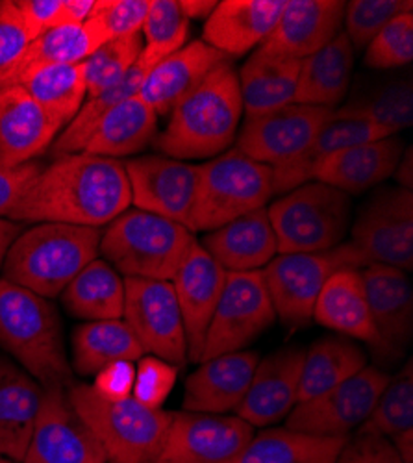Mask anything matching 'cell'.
<instances>
[{"instance_id":"d6986e66","label":"cell","mask_w":413,"mask_h":463,"mask_svg":"<svg viewBox=\"0 0 413 463\" xmlns=\"http://www.w3.org/2000/svg\"><path fill=\"white\" fill-rule=\"evenodd\" d=\"M227 271L195 243L187 252L171 284L180 306L187 339V360L199 362L217 302L221 298Z\"/></svg>"},{"instance_id":"1f68e13d","label":"cell","mask_w":413,"mask_h":463,"mask_svg":"<svg viewBox=\"0 0 413 463\" xmlns=\"http://www.w3.org/2000/svg\"><path fill=\"white\" fill-rule=\"evenodd\" d=\"M156 134L158 115L134 95L104 115L82 152L111 160L127 158L155 143Z\"/></svg>"},{"instance_id":"7c38bea8","label":"cell","mask_w":413,"mask_h":463,"mask_svg":"<svg viewBox=\"0 0 413 463\" xmlns=\"http://www.w3.org/2000/svg\"><path fill=\"white\" fill-rule=\"evenodd\" d=\"M123 319L136 334L145 354H153L178 369L190 362L180 306L169 280L125 279Z\"/></svg>"},{"instance_id":"816d5d0a","label":"cell","mask_w":413,"mask_h":463,"mask_svg":"<svg viewBox=\"0 0 413 463\" xmlns=\"http://www.w3.org/2000/svg\"><path fill=\"white\" fill-rule=\"evenodd\" d=\"M42 169V164L37 162L17 167H0V219L10 217Z\"/></svg>"},{"instance_id":"c3c4849f","label":"cell","mask_w":413,"mask_h":463,"mask_svg":"<svg viewBox=\"0 0 413 463\" xmlns=\"http://www.w3.org/2000/svg\"><path fill=\"white\" fill-rule=\"evenodd\" d=\"M178 376V367L148 354L141 356L136 365L132 399L146 408L160 410L171 395Z\"/></svg>"},{"instance_id":"7402d4cb","label":"cell","mask_w":413,"mask_h":463,"mask_svg":"<svg viewBox=\"0 0 413 463\" xmlns=\"http://www.w3.org/2000/svg\"><path fill=\"white\" fill-rule=\"evenodd\" d=\"M61 128V123L24 88L0 90V167L33 162L54 143Z\"/></svg>"},{"instance_id":"2e32d148","label":"cell","mask_w":413,"mask_h":463,"mask_svg":"<svg viewBox=\"0 0 413 463\" xmlns=\"http://www.w3.org/2000/svg\"><path fill=\"white\" fill-rule=\"evenodd\" d=\"M252 436L238 415L173 411L156 463H232Z\"/></svg>"},{"instance_id":"9a60e30c","label":"cell","mask_w":413,"mask_h":463,"mask_svg":"<svg viewBox=\"0 0 413 463\" xmlns=\"http://www.w3.org/2000/svg\"><path fill=\"white\" fill-rule=\"evenodd\" d=\"M332 115L333 109L328 108L287 104L247 118L236 137V148L254 162L271 167L284 165L308 148Z\"/></svg>"},{"instance_id":"91938a15","label":"cell","mask_w":413,"mask_h":463,"mask_svg":"<svg viewBox=\"0 0 413 463\" xmlns=\"http://www.w3.org/2000/svg\"><path fill=\"white\" fill-rule=\"evenodd\" d=\"M393 447L397 449L399 456L404 463H413V430H408L404 434H399L390 439Z\"/></svg>"},{"instance_id":"836d02e7","label":"cell","mask_w":413,"mask_h":463,"mask_svg":"<svg viewBox=\"0 0 413 463\" xmlns=\"http://www.w3.org/2000/svg\"><path fill=\"white\" fill-rule=\"evenodd\" d=\"M65 310L77 319L114 321L125 314V279L106 260H93L61 293Z\"/></svg>"},{"instance_id":"db71d44e","label":"cell","mask_w":413,"mask_h":463,"mask_svg":"<svg viewBox=\"0 0 413 463\" xmlns=\"http://www.w3.org/2000/svg\"><path fill=\"white\" fill-rule=\"evenodd\" d=\"M136 380V362H116L95 374L91 388L108 401H125L132 397Z\"/></svg>"},{"instance_id":"44dd1931","label":"cell","mask_w":413,"mask_h":463,"mask_svg":"<svg viewBox=\"0 0 413 463\" xmlns=\"http://www.w3.org/2000/svg\"><path fill=\"white\" fill-rule=\"evenodd\" d=\"M305 353L300 346H286L259 360L236 415L252 429H266L286 419L298 402Z\"/></svg>"},{"instance_id":"ab89813d","label":"cell","mask_w":413,"mask_h":463,"mask_svg":"<svg viewBox=\"0 0 413 463\" xmlns=\"http://www.w3.org/2000/svg\"><path fill=\"white\" fill-rule=\"evenodd\" d=\"M146 67L137 60V63L132 67V71L125 76V79L104 90L102 93L95 97H88L80 111L74 115V119L58 134V137L52 143V152L56 156H65V154H79L84 150L86 143L89 141L97 123L104 118L108 111L125 102L127 99L137 95L139 86L146 74Z\"/></svg>"},{"instance_id":"e0dca14e","label":"cell","mask_w":413,"mask_h":463,"mask_svg":"<svg viewBox=\"0 0 413 463\" xmlns=\"http://www.w3.org/2000/svg\"><path fill=\"white\" fill-rule=\"evenodd\" d=\"M132 204L183 226L190 224L199 165L167 156H139L125 164Z\"/></svg>"},{"instance_id":"11a10c76","label":"cell","mask_w":413,"mask_h":463,"mask_svg":"<svg viewBox=\"0 0 413 463\" xmlns=\"http://www.w3.org/2000/svg\"><path fill=\"white\" fill-rule=\"evenodd\" d=\"M93 6L95 0H63V26L84 24L91 15Z\"/></svg>"},{"instance_id":"30bf717a","label":"cell","mask_w":413,"mask_h":463,"mask_svg":"<svg viewBox=\"0 0 413 463\" xmlns=\"http://www.w3.org/2000/svg\"><path fill=\"white\" fill-rule=\"evenodd\" d=\"M277 319L261 271L229 273L206 332L199 364L243 351Z\"/></svg>"},{"instance_id":"ee69618b","label":"cell","mask_w":413,"mask_h":463,"mask_svg":"<svg viewBox=\"0 0 413 463\" xmlns=\"http://www.w3.org/2000/svg\"><path fill=\"white\" fill-rule=\"evenodd\" d=\"M141 51L143 35L139 32L106 42L91 56H88L82 61L88 97H95L104 90L119 84L137 63Z\"/></svg>"},{"instance_id":"ba28073f","label":"cell","mask_w":413,"mask_h":463,"mask_svg":"<svg viewBox=\"0 0 413 463\" xmlns=\"http://www.w3.org/2000/svg\"><path fill=\"white\" fill-rule=\"evenodd\" d=\"M268 213L278 254L323 252L345 240L351 199L340 189L312 180L273 201Z\"/></svg>"},{"instance_id":"6da1fadb","label":"cell","mask_w":413,"mask_h":463,"mask_svg":"<svg viewBox=\"0 0 413 463\" xmlns=\"http://www.w3.org/2000/svg\"><path fill=\"white\" fill-rule=\"evenodd\" d=\"M130 204L125 164L79 152L43 167L8 219L100 228Z\"/></svg>"},{"instance_id":"52a82bcc","label":"cell","mask_w":413,"mask_h":463,"mask_svg":"<svg viewBox=\"0 0 413 463\" xmlns=\"http://www.w3.org/2000/svg\"><path fill=\"white\" fill-rule=\"evenodd\" d=\"M275 197L273 167L254 162L238 148L199 165L192 232H211L238 217L268 208Z\"/></svg>"},{"instance_id":"b9f144b4","label":"cell","mask_w":413,"mask_h":463,"mask_svg":"<svg viewBox=\"0 0 413 463\" xmlns=\"http://www.w3.org/2000/svg\"><path fill=\"white\" fill-rule=\"evenodd\" d=\"M413 430V364L408 360L402 371L390 378L386 390L356 434L395 438Z\"/></svg>"},{"instance_id":"680465c9","label":"cell","mask_w":413,"mask_h":463,"mask_svg":"<svg viewBox=\"0 0 413 463\" xmlns=\"http://www.w3.org/2000/svg\"><path fill=\"white\" fill-rule=\"evenodd\" d=\"M411 167H413V156H411V146H408L404 150V154H402V158H400L395 173H393L397 182L400 184L399 187H404V189L411 191V185H413V171H411Z\"/></svg>"},{"instance_id":"f6af8a7d","label":"cell","mask_w":413,"mask_h":463,"mask_svg":"<svg viewBox=\"0 0 413 463\" xmlns=\"http://www.w3.org/2000/svg\"><path fill=\"white\" fill-rule=\"evenodd\" d=\"M404 12H413L411 0H352L345 6L343 17L352 49H367L377 33Z\"/></svg>"},{"instance_id":"bcb514c9","label":"cell","mask_w":413,"mask_h":463,"mask_svg":"<svg viewBox=\"0 0 413 463\" xmlns=\"http://www.w3.org/2000/svg\"><path fill=\"white\" fill-rule=\"evenodd\" d=\"M413 60V12L393 17L365 49L371 69H397Z\"/></svg>"},{"instance_id":"8d00e7d4","label":"cell","mask_w":413,"mask_h":463,"mask_svg":"<svg viewBox=\"0 0 413 463\" xmlns=\"http://www.w3.org/2000/svg\"><path fill=\"white\" fill-rule=\"evenodd\" d=\"M104 43L102 35L89 21L52 28L30 42L8 86H21L28 76L45 67L82 63Z\"/></svg>"},{"instance_id":"8fae6325","label":"cell","mask_w":413,"mask_h":463,"mask_svg":"<svg viewBox=\"0 0 413 463\" xmlns=\"http://www.w3.org/2000/svg\"><path fill=\"white\" fill-rule=\"evenodd\" d=\"M390 378L384 371L365 365L335 388L298 402L286 417V429L323 438H351L371 415Z\"/></svg>"},{"instance_id":"7bdbcfd3","label":"cell","mask_w":413,"mask_h":463,"mask_svg":"<svg viewBox=\"0 0 413 463\" xmlns=\"http://www.w3.org/2000/svg\"><path fill=\"white\" fill-rule=\"evenodd\" d=\"M190 33V19H187L176 0H153L141 28L143 51L139 61L153 69L167 56L180 51Z\"/></svg>"},{"instance_id":"ac0fdd59","label":"cell","mask_w":413,"mask_h":463,"mask_svg":"<svg viewBox=\"0 0 413 463\" xmlns=\"http://www.w3.org/2000/svg\"><path fill=\"white\" fill-rule=\"evenodd\" d=\"M369 312L379 334L377 351L399 360L413 335V288L402 269L371 263L360 269Z\"/></svg>"},{"instance_id":"9c48e42d","label":"cell","mask_w":413,"mask_h":463,"mask_svg":"<svg viewBox=\"0 0 413 463\" xmlns=\"http://www.w3.org/2000/svg\"><path fill=\"white\" fill-rule=\"evenodd\" d=\"M367 263L347 241L323 252L277 254L264 269L268 293L277 317L298 328L314 319V307L326 280L340 269H363Z\"/></svg>"},{"instance_id":"4dcf8cb0","label":"cell","mask_w":413,"mask_h":463,"mask_svg":"<svg viewBox=\"0 0 413 463\" xmlns=\"http://www.w3.org/2000/svg\"><path fill=\"white\" fill-rule=\"evenodd\" d=\"M354 49L342 30L315 54L300 60L295 104L333 109L349 90Z\"/></svg>"},{"instance_id":"94428289","label":"cell","mask_w":413,"mask_h":463,"mask_svg":"<svg viewBox=\"0 0 413 463\" xmlns=\"http://www.w3.org/2000/svg\"><path fill=\"white\" fill-rule=\"evenodd\" d=\"M0 463H15V461H12V459H8V458H3V456H0Z\"/></svg>"},{"instance_id":"f1b7e54d","label":"cell","mask_w":413,"mask_h":463,"mask_svg":"<svg viewBox=\"0 0 413 463\" xmlns=\"http://www.w3.org/2000/svg\"><path fill=\"white\" fill-rule=\"evenodd\" d=\"M390 136V132L371 121L358 118H343V115H337L333 111L332 119L317 132L314 141L300 156L284 165L273 167L275 197H280L284 193L298 185L312 182L315 167L319 165V162L330 156V154L354 145L379 141Z\"/></svg>"},{"instance_id":"f35d334b","label":"cell","mask_w":413,"mask_h":463,"mask_svg":"<svg viewBox=\"0 0 413 463\" xmlns=\"http://www.w3.org/2000/svg\"><path fill=\"white\" fill-rule=\"evenodd\" d=\"M65 128L88 99L82 63L52 65L35 71L21 84Z\"/></svg>"},{"instance_id":"d6a6232c","label":"cell","mask_w":413,"mask_h":463,"mask_svg":"<svg viewBox=\"0 0 413 463\" xmlns=\"http://www.w3.org/2000/svg\"><path fill=\"white\" fill-rule=\"evenodd\" d=\"M298 71V60L271 56L259 49L254 51L238 74L247 118L295 104Z\"/></svg>"},{"instance_id":"ffe728a7","label":"cell","mask_w":413,"mask_h":463,"mask_svg":"<svg viewBox=\"0 0 413 463\" xmlns=\"http://www.w3.org/2000/svg\"><path fill=\"white\" fill-rule=\"evenodd\" d=\"M345 6L342 0H286L277 26L258 49L278 58L305 60L342 32Z\"/></svg>"},{"instance_id":"60d3db41","label":"cell","mask_w":413,"mask_h":463,"mask_svg":"<svg viewBox=\"0 0 413 463\" xmlns=\"http://www.w3.org/2000/svg\"><path fill=\"white\" fill-rule=\"evenodd\" d=\"M333 111L343 118L371 121L391 136H397L413 125V84L409 79L379 84L365 95L351 99L342 109Z\"/></svg>"},{"instance_id":"5bb4252c","label":"cell","mask_w":413,"mask_h":463,"mask_svg":"<svg viewBox=\"0 0 413 463\" xmlns=\"http://www.w3.org/2000/svg\"><path fill=\"white\" fill-rule=\"evenodd\" d=\"M23 463H109L95 434L72 408L63 385L43 388Z\"/></svg>"},{"instance_id":"4316f807","label":"cell","mask_w":413,"mask_h":463,"mask_svg":"<svg viewBox=\"0 0 413 463\" xmlns=\"http://www.w3.org/2000/svg\"><path fill=\"white\" fill-rule=\"evenodd\" d=\"M404 150L406 145L397 136L337 150L319 162L312 180L358 195L393 176Z\"/></svg>"},{"instance_id":"484cf974","label":"cell","mask_w":413,"mask_h":463,"mask_svg":"<svg viewBox=\"0 0 413 463\" xmlns=\"http://www.w3.org/2000/svg\"><path fill=\"white\" fill-rule=\"evenodd\" d=\"M201 247L227 273L261 271L278 254L268 208L256 210L208 232Z\"/></svg>"},{"instance_id":"7dc6e473","label":"cell","mask_w":413,"mask_h":463,"mask_svg":"<svg viewBox=\"0 0 413 463\" xmlns=\"http://www.w3.org/2000/svg\"><path fill=\"white\" fill-rule=\"evenodd\" d=\"M153 0H95L89 23L104 42L139 33Z\"/></svg>"},{"instance_id":"83f0119b","label":"cell","mask_w":413,"mask_h":463,"mask_svg":"<svg viewBox=\"0 0 413 463\" xmlns=\"http://www.w3.org/2000/svg\"><path fill=\"white\" fill-rule=\"evenodd\" d=\"M42 383L6 356H0V456L23 463L37 411Z\"/></svg>"},{"instance_id":"74e56055","label":"cell","mask_w":413,"mask_h":463,"mask_svg":"<svg viewBox=\"0 0 413 463\" xmlns=\"http://www.w3.org/2000/svg\"><path fill=\"white\" fill-rule=\"evenodd\" d=\"M365 365L367 356L354 341L335 335L321 337L305 353L298 402L335 388L337 383L349 380Z\"/></svg>"},{"instance_id":"d590c367","label":"cell","mask_w":413,"mask_h":463,"mask_svg":"<svg viewBox=\"0 0 413 463\" xmlns=\"http://www.w3.org/2000/svg\"><path fill=\"white\" fill-rule=\"evenodd\" d=\"M349 438H323L289 429L254 434L232 463H335Z\"/></svg>"},{"instance_id":"3957f363","label":"cell","mask_w":413,"mask_h":463,"mask_svg":"<svg viewBox=\"0 0 413 463\" xmlns=\"http://www.w3.org/2000/svg\"><path fill=\"white\" fill-rule=\"evenodd\" d=\"M100 238V228L40 222L23 230L10 247L3 279L43 298H54L99 258Z\"/></svg>"},{"instance_id":"d4e9b609","label":"cell","mask_w":413,"mask_h":463,"mask_svg":"<svg viewBox=\"0 0 413 463\" xmlns=\"http://www.w3.org/2000/svg\"><path fill=\"white\" fill-rule=\"evenodd\" d=\"M286 6V0H222L204 23L202 42L229 58L264 43Z\"/></svg>"},{"instance_id":"f5cc1de1","label":"cell","mask_w":413,"mask_h":463,"mask_svg":"<svg viewBox=\"0 0 413 463\" xmlns=\"http://www.w3.org/2000/svg\"><path fill=\"white\" fill-rule=\"evenodd\" d=\"M30 40L63 26V0H15Z\"/></svg>"},{"instance_id":"277c9868","label":"cell","mask_w":413,"mask_h":463,"mask_svg":"<svg viewBox=\"0 0 413 463\" xmlns=\"http://www.w3.org/2000/svg\"><path fill=\"white\" fill-rule=\"evenodd\" d=\"M0 349L42 388L70 383L72 373L56 306L6 279H0Z\"/></svg>"},{"instance_id":"681fc988","label":"cell","mask_w":413,"mask_h":463,"mask_svg":"<svg viewBox=\"0 0 413 463\" xmlns=\"http://www.w3.org/2000/svg\"><path fill=\"white\" fill-rule=\"evenodd\" d=\"M30 42L15 0H0V90L10 84Z\"/></svg>"},{"instance_id":"f907efd6","label":"cell","mask_w":413,"mask_h":463,"mask_svg":"<svg viewBox=\"0 0 413 463\" xmlns=\"http://www.w3.org/2000/svg\"><path fill=\"white\" fill-rule=\"evenodd\" d=\"M335 463H404L388 438L354 434L345 443Z\"/></svg>"},{"instance_id":"8992f818","label":"cell","mask_w":413,"mask_h":463,"mask_svg":"<svg viewBox=\"0 0 413 463\" xmlns=\"http://www.w3.org/2000/svg\"><path fill=\"white\" fill-rule=\"evenodd\" d=\"M72 408L95 434L109 463H156L173 411L146 408L132 397L102 399L91 383H69Z\"/></svg>"},{"instance_id":"9f6ffc18","label":"cell","mask_w":413,"mask_h":463,"mask_svg":"<svg viewBox=\"0 0 413 463\" xmlns=\"http://www.w3.org/2000/svg\"><path fill=\"white\" fill-rule=\"evenodd\" d=\"M23 226L10 219H0V271H3L5 258L14 245V241L21 236Z\"/></svg>"},{"instance_id":"5b68a950","label":"cell","mask_w":413,"mask_h":463,"mask_svg":"<svg viewBox=\"0 0 413 463\" xmlns=\"http://www.w3.org/2000/svg\"><path fill=\"white\" fill-rule=\"evenodd\" d=\"M195 243L187 226L134 208L102 232L100 254L125 279L171 282Z\"/></svg>"},{"instance_id":"603a6c76","label":"cell","mask_w":413,"mask_h":463,"mask_svg":"<svg viewBox=\"0 0 413 463\" xmlns=\"http://www.w3.org/2000/svg\"><path fill=\"white\" fill-rule=\"evenodd\" d=\"M259 364L256 351H238L215 356L185 380L183 411L224 415L243 402Z\"/></svg>"},{"instance_id":"6f0895ef","label":"cell","mask_w":413,"mask_h":463,"mask_svg":"<svg viewBox=\"0 0 413 463\" xmlns=\"http://www.w3.org/2000/svg\"><path fill=\"white\" fill-rule=\"evenodd\" d=\"M180 10L187 19H208L215 10V0H180Z\"/></svg>"},{"instance_id":"7a4b0ae2","label":"cell","mask_w":413,"mask_h":463,"mask_svg":"<svg viewBox=\"0 0 413 463\" xmlns=\"http://www.w3.org/2000/svg\"><path fill=\"white\" fill-rule=\"evenodd\" d=\"M243 100L232 61L215 67L169 113L156 148L173 160H211L238 137Z\"/></svg>"},{"instance_id":"e575fe53","label":"cell","mask_w":413,"mask_h":463,"mask_svg":"<svg viewBox=\"0 0 413 463\" xmlns=\"http://www.w3.org/2000/svg\"><path fill=\"white\" fill-rule=\"evenodd\" d=\"M72 365L82 376H95L116 362H137L145 356L141 343L125 319L84 323L72 330Z\"/></svg>"},{"instance_id":"cb8c5ba5","label":"cell","mask_w":413,"mask_h":463,"mask_svg":"<svg viewBox=\"0 0 413 463\" xmlns=\"http://www.w3.org/2000/svg\"><path fill=\"white\" fill-rule=\"evenodd\" d=\"M232 61L202 40L183 45L153 69H148L139 86L137 97L155 109L158 118L169 115L171 109L193 91L206 76L219 65Z\"/></svg>"},{"instance_id":"4fadbf2b","label":"cell","mask_w":413,"mask_h":463,"mask_svg":"<svg viewBox=\"0 0 413 463\" xmlns=\"http://www.w3.org/2000/svg\"><path fill=\"white\" fill-rule=\"evenodd\" d=\"M367 265L413 269V193L404 187L382 189L371 199L352 226L349 241Z\"/></svg>"},{"instance_id":"f546056e","label":"cell","mask_w":413,"mask_h":463,"mask_svg":"<svg viewBox=\"0 0 413 463\" xmlns=\"http://www.w3.org/2000/svg\"><path fill=\"white\" fill-rule=\"evenodd\" d=\"M314 319L324 328L369 343L372 349L379 346L360 269H340L326 280L314 307Z\"/></svg>"}]
</instances>
